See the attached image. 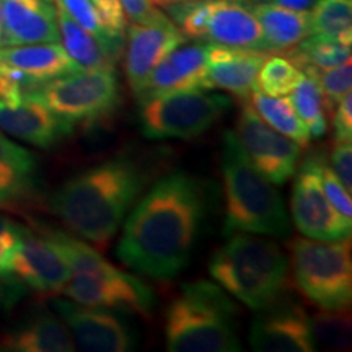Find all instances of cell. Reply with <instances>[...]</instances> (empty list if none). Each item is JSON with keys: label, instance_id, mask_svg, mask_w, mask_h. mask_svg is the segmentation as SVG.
Segmentation results:
<instances>
[{"label": "cell", "instance_id": "obj_1", "mask_svg": "<svg viewBox=\"0 0 352 352\" xmlns=\"http://www.w3.org/2000/svg\"><path fill=\"white\" fill-rule=\"evenodd\" d=\"M204 214L199 179L184 171L164 176L127 217L118 258L147 277L173 279L191 259Z\"/></svg>", "mask_w": 352, "mask_h": 352}, {"label": "cell", "instance_id": "obj_2", "mask_svg": "<svg viewBox=\"0 0 352 352\" xmlns=\"http://www.w3.org/2000/svg\"><path fill=\"white\" fill-rule=\"evenodd\" d=\"M145 182L147 176L135 162L113 158L60 184L50 197V209L69 230L104 250Z\"/></svg>", "mask_w": 352, "mask_h": 352}, {"label": "cell", "instance_id": "obj_3", "mask_svg": "<svg viewBox=\"0 0 352 352\" xmlns=\"http://www.w3.org/2000/svg\"><path fill=\"white\" fill-rule=\"evenodd\" d=\"M222 175L226 191L227 235L256 233V235L287 236L290 222L283 196L274 183L252 164L233 131L226 132L222 148Z\"/></svg>", "mask_w": 352, "mask_h": 352}, {"label": "cell", "instance_id": "obj_4", "mask_svg": "<svg viewBox=\"0 0 352 352\" xmlns=\"http://www.w3.org/2000/svg\"><path fill=\"white\" fill-rule=\"evenodd\" d=\"M212 279L252 310L284 297L289 261L276 241L256 233H233L209 263Z\"/></svg>", "mask_w": 352, "mask_h": 352}, {"label": "cell", "instance_id": "obj_5", "mask_svg": "<svg viewBox=\"0 0 352 352\" xmlns=\"http://www.w3.org/2000/svg\"><path fill=\"white\" fill-rule=\"evenodd\" d=\"M235 305L219 285L195 280L182 285L165 314L166 349L171 352H239Z\"/></svg>", "mask_w": 352, "mask_h": 352}, {"label": "cell", "instance_id": "obj_6", "mask_svg": "<svg viewBox=\"0 0 352 352\" xmlns=\"http://www.w3.org/2000/svg\"><path fill=\"white\" fill-rule=\"evenodd\" d=\"M300 292L323 310H347L352 300L351 240L294 239L289 243Z\"/></svg>", "mask_w": 352, "mask_h": 352}, {"label": "cell", "instance_id": "obj_7", "mask_svg": "<svg viewBox=\"0 0 352 352\" xmlns=\"http://www.w3.org/2000/svg\"><path fill=\"white\" fill-rule=\"evenodd\" d=\"M139 100L140 131L148 139H195L209 131L232 107L228 96L202 88L144 95Z\"/></svg>", "mask_w": 352, "mask_h": 352}, {"label": "cell", "instance_id": "obj_8", "mask_svg": "<svg viewBox=\"0 0 352 352\" xmlns=\"http://www.w3.org/2000/svg\"><path fill=\"white\" fill-rule=\"evenodd\" d=\"M32 91L51 111L72 124L104 120L121 101L114 69H82L39 83Z\"/></svg>", "mask_w": 352, "mask_h": 352}, {"label": "cell", "instance_id": "obj_9", "mask_svg": "<svg viewBox=\"0 0 352 352\" xmlns=\"http://www.w3.org/2000/svg\"><path fill=\"white\" fill-rule=\"evenodd\" d=\"M165 8L186 38L264 51L258 20L248 3L241 0H197L173 3Z\"/></svg>", "mask_w": 352, "mask_h": 352}, {"label": "cell", "instance_id": "obj_10", "mask_svg": "<svg viewBox=\"0 0 352 352\" xmlns=\"http://www.w3.org/2000/svg\"><path fill=\"white\" fill-rule=\"evenodd\" d=\"M60 292L80 305L127 311L145 318L151 316L155 303L147 284L120 270L103 274H72Z\"/></svg>", "mask_w": 352, "mask_h": 352}, {"label": "cell", "instance_id": "obj_11", "mask_svg": "<svg viewBox=\"0 0 352 352\" xmlns=\"http://www.w3.org/2000/svg\"><path fill=\"white\" fill-rule=\"evenodd\" d=\"M252 164L274 184H284L296 173L302 147L267 126L258 113L245 103L236 118L235 131Z\"/></svg>", "mask_w": 352, "mask_h": 352}, {"label": "cell", "instance_id": "obj_12", "mask_svg": "<svg viewBox=\"0 0 352 352\" xmlns=\"http://www.w3.org/2000/svg\"><path fill=\"white\" fill-rule=\"evenodd\" d=\"M292 215L298 232L315 240L351 239L352 219H346L328 201L316 175L314 155L298 170L292 192Z\"/></svg>", "mask_w": 352, "mask_h": 352}, {"label": "cell", "instance_id": "obj_13", "mask_svg": "<svg viewBox=\"0 0 352 352\" xmlns=\"http://www.w3.org/2000/svg\"><path fill=\"white\" fill-rule=\"evenodd\" d=\"M52 307L69 328L76 346L82 351L127 352L134 349V333L111 311L60 298L52 302Z\"/></svg>", "mask_w": 352, "mask_h": 352}, {"label": "cell", "instance_id": "obj_14", "mask_svg": "<svg viewBox=\"0 0 352 352\" xmlns=\"http://www.w3.org/2000/svg\"><path fill=\"white\" fill-rule=\"evenodd\" d=\"M250 344L259 352H311L316 342L303 307L280 297L259 310L250 331Z\"/></svg>", "mask_w": 352, "mask_h": 352}, {"label": "cell", "instance_id": "obj_15", "mask_svg": "<svg viewBox=\"0 0 352 352\" xmlns=\"http://www.w3.org/2000/svg\"><path fill=\"white\" fill-rule=\"evenodd\" d=\"M72 276L67 263L44 235L26 228L6 266V277L38 292H60Z\"/></svg>", "mask_w": 352, "mask_h": 352}, {"label": "cell", "instance_id": "obj_16", "mask_svg": "<svg viewBox=\"0 0 352 352\" xmlns=\"http://www.w3.org/2000/svg\"><path fill=\"white\" fill-rule=\"evenodd\" d=\"M0 129L34 147L51 148L72 134L74 124L30 90L13 101H0Z\"/></svg>", "mask_w": 352, "mask_h": 352}, {"label": "cell", "instance_id": "obj_17", "mask_svg": "<svg viewBox=\"0 0 352 352\" xmlns=\"http://www.w3.org/2000/svg\"><path fill=\"white\" fill-rule=\"evenodd\" d=\"M186 41L188 38L168 16L158 23H132L127 28L122 54H124L127 83L134 95L140 90L145 78L151 76L155 65L168 52Z\"/></svg>", "mask_w": 352, "mask_h": 352}, {"label": "cell", "instance_id": "obj_18", "mask_svg": "<svg viewBox=\"0 0 352 352\" xmlns=\"http://www.w3.org/2000/svg\"><path fill=\"white\" fill-rule=\"evenodd\" d=\"M267 54L259 50L209 43L204 88H217L246 101L256 88L259 67Z\"/></svg>", "mask_w": 352, "mask_h": 352}, {"label": "cell", "instance_id": "obj_19", "mask_svg": "<svg viewBox=\"0 0 352 352\" xmlns=\"http://www.w3.org/2000/svg\"><path fill=\"white\" fill-rule=\"evenodd\" d=\"M0 46L59 43L54 0H0Z\"/></svg>", "mask_w": 352, "mask_h": 352}, {"label": "cell", "instance_id": "obj_20", "mask_svg": "<svg viewBox=\"0 0 352 352\" xmlns=\"http://www.w3.org/2000/svg\"><path fill=\"white\" fill-rule=\"evenodd\" d=\"M209 43H183L175 47L155 65L151 76L145 78L138 98L144 95L164 94L175 90L204 88L206 67H208Z\"/></svg>", "mask_w": 352, "mask_h": 352}, {"label": "cell", "instance_id": "obj_21", "mask_svg": "<svg viewBox=\"0 0 352 352\" xmlns=\"http://www.w3.org/2000/svg\"><path fill=\"white\" fill-rule=\"evenodd\" d=\"M0 65L16 70L36 85L82 70L60 43L0 46Z\"/></svg>", "mask_w": 352, "mask_h": 352}, {"label": "cell", "instance_id": "obj_22", "mask_svg": "<svg viewBox=\"0 0 352 352\" xmlns=\"http://www.w3.org/2000/svg\"><path fill=\"white\" fill-rule=\"evenodd\" d=\"M246 3L261 28L266 52H285L310 36L308 12L290 10L266 0H250Z\"/></svg>", "mask_w": 352, "mask_h": 352}, {"label": "cell", "instance_id": "obj_23", "mask_svg": "<svg viewBox=\"0 0 352 352\" xmlns=\"http://www.w3.org/2000/svg\"><path fill=\"white\" fill-rule=\"evenodd\" d=\"M36 158L0 132V209H15L34 189Z\"/></svg>", "mask_w": 352, "mask_h": 352}, {"label": "cell", "instance_id": "obj_24", "mask_svg": "<svg viewBox=\"0 0 352 352\" xmlns=\"http://www.w3.org/2000/svg\"><path fill=\"white\" fill-rule=\"evenodd\" d=\"M0 346L6 351L16 352H70L77 349L64 321L47 311L33 316L8 333Z\"/></svg>", "mask_w": 352, "mask_h": 352}, {"label": "cell", "instance_id": "obj_25", "mask_svg": "<svg viewBox=\"0 0 352 352\" xmlns=\"http://www.w3.org/2000/svg\"><path fill=\"white\" fill-rule=\"evenodd\" d=\"M56 15L63 47L74 63L82 69H114L121 54L100 41L95 34L87 32L57 3Z\"/></svg>", "mask_w": 352, "mask_h": 352}, {"label": "cell", "instance_id": "obj_26", "mask_svg": "<svg viewBox=\"0 0 352 352\" xmlns=\"http://www.w3.org/2000/svg\"><path fill=\"white\" fill-rule=\"evenodd\" d=\"M245 103H248L258 113V116L272 129L294 140L302 148L308 147L311 140L310 134H308L307 126L303 124L289 98L266 95L259 91L258 88H254Z\"/></svg>", "mask_w": 352, "mask_h": 352}, {"label": "cell", "instance_id": "obj_27", "mask_svg": "<svg viewBox=\"0 0 352 352\" xmlns=\"http://www.w3.org/2000/svg\"><path fill=\"white\" fill-rule=\"evenodd\" d=\"M285 57L300 70H328L351 60V46L323 34H310L285 51Z\"/></svg>", "mask_w": 352, "mask_h": 352}, {"label": "cell", "instance_id": "obj_28", "mask_svg": "<svg viewBox=\"0 0 352 352\" xmlns=\"http://www.w3.org/2000/svg\"><path fill=\"white\" fill-rule=\"evenodd\" d=\"M289 95L290 103L296 108L303 124L307 126L310 139L323 138L328 131V114L318 82L311 76H308V74H303L300 80H298Z\"/></svg>", "mask_w": 352, "mask_h": 352}, {"label": "cell", "instance_id": "obj_29", "mask_svg": "<svg viewBox=\"0 0 352 352\" xmlns=\"http://www.w3.org/2000/svg\"><path fill=\"white\" fill-rule=\"evenodd\" d=\"M44 236L56 246L57 252L67 263L69 270L72 274H82V272H90V274H103V272H113L114 267L103 254H100L90 245L74 239L69 233L47 230Z\"/></svg>", "mask_w": 352, "mask_h": 352}, {"label": "cell", "instance_id": "obj_30", "mask_svg": "<svg viewBox=\"0 0 352 352\" xmlns=\"http://www.w3.org/2000/svg\"><path fill=\"white\" fill-rule=\"evenodd\" d=\"M310 34H323L351 46L352 0H320L308 12Z\"/></svg>", "mask_w": 352, "mask_h": 352}, {"label": "cell", "instance_id": "obj_31", "mask_svg": "<svg viewBox=\"0 0 352 352\" xmlns=\"http://www.w3.org/2000/svg\"><path fill=\"white\" fill-rule=\"evenodd\" d=\"M303 72L285 56L267 54L259 67L256 88L271 96H285L294 90Z\"/></svg>", "mask_w": 352, "mask_h": 352}, {"label": "cell", "instance_id": "obj_32", "mask_svg": "<svg viewBox=\"0 0 352 352\" xmlns=\"http://www.w3.org/2000/svg\"><path fill=\"white\" fill-rule=\"evenodd\" d=\"M59 7H63L65 12L77 21L78 25L83 26L87 32L95 34L100 41H103L107 46L116 51L118 54H122L124 47V38L118 36L96 10L91 0H54Z\"/></svg>", "mask_w": 352, "mask_h": 352}, {"label": "cell", "instance_id": "obj_33", "mask_svg": "<svg viewBox=\"0 0 352 352\" xmlns=\"http://www.w3.org/2000/svg\"><path fill=\"white\" fill-rule=\"evenodd\" d=\"M315 342L329 349L344 351L351 346V315L346 310H324L310 320Z\"/></svg>", "mask_w": 352, "mask_h": 352}, {"label": "cell", "instance_id": "obj_34", "mask_svg": "<svg viewBox=\"0 0 352 352\" xmlns=\"http://www.w3.org/2000/svg\"><path fill=\"white\" fill-rule=\"evenodd\" d=\"M302 72L308 74V76H311L316 82H318L321 94H323L327 114H333L334 108L338 107V103H340L346 95H349L352 90L351 60L328 70L303 69Z\"/></svg>", "mask_w": 352, "mask_h": 352}, {"label": "cell", "instance_id": "obj_35", "mask_svg": "<svg viewBox=\"0 0 352 352\" xmlns=\"http://www.w3.org/2000/svg\"><path fill=\"white\" fill-rule=\"evenodd\" d=\"M314 162L321 188H323L328 201L340 210L341 215H344L346 219H352L351 192L346 191V188L342 186V183L338 179V176L334 175V171L331 170V166L327 164L323 155H314Z\"/></svg>", "mask_w": 352, "mask_h": 352}, {"label": "cell", "instance_id": "obj_36", "mask_svg": "<svg viewBox=\"0 0 352 352\" xmlns=\"http://www.w3.org/2000/svg\"><path fill=\"white\" fill-rule=\"evenodd\" d=\"M26 227L15 220L0 215V277H6V266L10 253L13 252Z\"/></svg>", "mask_w": 352, "mask_h": 352}, {"label": "cell", "instance_id": "obj_37", "mask_svg": "<svg viewBox=\"0 0 352 352\" xmlns=\"http://www.w3.org/2000/svg\"><path fill=\"white\" fill-rule=\"evenodd\" d=\"M120 3L124 16L132 23L151 25L166 19V15L158 10L151 0H120Z\"/></svg>", "mask_w": 352, "mask_h": 352}, {"label": "cell", "instance_id": "obj_38", "mask_svg": "<svg viewBox=\"0 0 352 352\" xmlns=\"http://www.w3.org/2000/svg\"><path fill=\"white\" fill-rule=\"evenodd\" d=\"M331 170L338 179L346 188L352 191V145L351 142H336L331 152Z\"/></svg>", "mask_w": 352, "mask_h": 352}, {"label": "cell", "instance_id": "obj_39", "mask_svg": "<svg viewBox=\"0 0 352 352\" xmlns=\"http://www.w3.org/2000/svg\"><path fill=\"white\" fill-rule=\"evenodd\" d=\"M334 142H352V96L346 95L331 114Z\"/></svg>", "mask_w": 352, "mask_h": 352}, {"label": "cell", "instance_id": "obj_40", "mask_svg": "<svg viewBox=\"0 0 352 352\" xmlns=\"http://www.w3.org/2000/svg\"><path fill=\"white\" fill-rule=\"evenodd\" d=\"M96 10L100 12V15L103 16V20L107 21V25L113 30L118 36L124 38V30H126V16L122 12L120 0H91Z\"/></svg>", "mask_w": 352, "mask_h": 352}, {"label": "cell", "instance_id": "obj_41", "mask_svg": "<svg viewBox=\"0 0 352 352\" xmlns=\"http://www.w3.org/2000/svg\"><path fill=\"white\" fill-rule=\"evenodd\" d=\"M23 292V284L12 277H0V307L12 305Z\"/></svg>", "mask_w": 352, "mask_h": 352}, {"label": "cell", "instance_id": "obj_42", "mask_svg": "<svg viewBox=\"0 0 352 352\" xmlns=\"http://www.w3.org/2000/svg\"><path fill=\"white\" fill-rule=\"evenodd\" d=\"M267 2L276 3V6L290 8L297 12H310L320 0H267Z\"/></svg>", "mask_w": 352, "mask_h": 352}, {"label": "cell", "instance_id": "obj_43", "mask_svg": "<svg viewBox=\"0 0 352 352\" xmlns=\"http://www.w3.org/2000/svg\"><path fill=\"white\" fill-rule=\"evenodd\" d=\"M155 7H168L173 3H183V2H197V0H151Z\"/></svg>", "mask_w": 352, "mask_h": 352}, {"label": "cell", "instance_id": "obj_44", "mask_svg": "<svg viewBox=\"0 0 352 352\" xmlns=\"http://www.w3.org/2000/svg\"><path fill=\"white\" fill-rule=\"evenodd\" d=\"M0 36H2V8H0Z\"/></svg>", "mask_w": 352, "mask_h": 352}]
</instances>
